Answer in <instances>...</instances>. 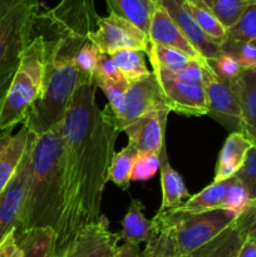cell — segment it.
Here are the masks:
<instances>
[{"label": "cell", "mask_w": 256, "mask_h": 257, "mask_svg": "<svg viewBox=\"0 0 256 257\" xmlns=\"http://www.w3.org/2000/svg\"><path fill=\"white\" fill-rule=\"evenodd\" d=\"M95 88L92 82L82 83L63 118L65 198L55 257L62 256L78 233L102 216L103 191L120 132L108 105L98 107Z\"/></svg>", "instance_id": "cell-1"}, {"label": "cell", "mask_w": 256, "mask_h": 257, "mask_svg": "<svg viewBox=\"0 0 256 257\" xmlns=\"http://www.w3.org/2000/svg\"><path fill=\"white\" fill-rule=\"evenodd\" d=\"M94 0H60L38 14L34 34L45 44L44 88L23 124L40 136L63 122L73 94L82 83L77 55L90 40L99 20ZM93 83V82H92Z\"/></svg>", "instance_id": "cell-2"}, {"label": "cell", "mask_w": 256, "mask_h": 257, "mask_svg": "<svg viewBox=\"0 0 256 257\" xmlns=\"http://www.w3.org/2000/svg\"><path fill=\"white\" fill-rule=\"evenodd\" d=\"M64 138L63 122L35 136L29 187L17 232L52 228L58 232L64 212Z\"/></svg>", "instance_id": "cell-3"}, {"label": "cell", "mask_w": 256, "mask_h": 257, "mask_svg": "<svg viewBox=\"0 0 256 257\" xmlns=\"http://www.w3.org/2000/svg\"><path fill=\"white\" fill-rule=\"evenodd\" d=\"M44 75V39L40 35H33L0 103V132L24 123L32 108L42 97Z\"/></svg>", "instance_id": "cell-4"}, {"label": "cell", "mask_w": 256, "mask_h": 257, "mask_svg": "<svg viewBox=\"0 0 256 257\" xmlns=\"http://www.w3.org/2000/svg\"><path fill=\"white\" fill-rule=\"evenodd\" d=\"M238 215L225 210L182 212L177 208L158 210L152 218L156 233H165L178 255L188 256L225 231Z\"/></svg>", "instance_id": "cell-5"}, {"label": "cell", "mask_w": 256, "mask_h": 257, "mask_svg": "<svg viewBox=\"0 0 256 257\" xmlns=\"http://www.w3.org/2000/svg\"><path fill=\"white\" fill-rule=\"evenodd\" d=\"M40 0H0V103L32 42Z\"/></svg>", "instance_id": "cell-6"}, {"label": "cell", "mask_w": 256, "mask_h": 257, "mask_svg": "<svg viewBox=\"0 0 256 257\" xmlns=\"http://www.w3.org/2000/svg\"><path fill=\"white\" fill-rule=\"evenodd\" d=\"M203 89L207 102V114L231 132H240L242 124L240 105L231 83L218 77L208 60L202 59Z\"/></svg>", "instance_id": "cell-7"}, {"label": "cell", "mask_w": 256, "mask_h": 257, "mask_svg": "<svg viewBox=\"0 0 256 257\" xmlns=\"http://www.w3.org/2000/svg\"><path fill=\"white\" fill-rule=\"evenodd\" d=\"M90 40L100 53L109 55L127 49L140 50L147 54L150 48V39L143 30L112 13L108 17L99 18L97 29L90 34Z\"/></svg>", "instance_id": "cell-8"}, {"label": "cell", "mask_w": 256, "mask_h": 257, "mask_svg": "<svg viewBox=\"0 0 256 257\" xmlns=\"http://www.w3.org/2000/svg\"><path fill=\"white\" fill-rule=\"evenodd\" d=\"M34 141L35 135H33L17 171L0 193V240L13 228L18 230L22 221L29 187Z\"/></svg>", "instance_id": "cell-9"}, {"label": "cell", "mask_w": 256, "mask_h": 257, "mask_svg": "<svg viewBox=\"0 0 256 257\" xmlns=\"http://www.w3.org/2000/svg\"><path fill=\"white\" fill-rule=\"evenodd\" d=\"M171 110L167 107L151 110L124 128L128 146L137 153L161 155L165 148V132Z\"/></svg>", "instance_id": "cell-10"}, {"label": "cell", "mask_w": 256, "mask_h": 257, "mask_svg": "<svg viewBox=\"0 0 256 257\" xmlns=\"http://www.w3.org/2000/svg\"><path fill=\"white\" fill-rule=\"evenodd\" d=\"M165 105L156 75L151 72L147 77L128 83L124 98V112L118 128L120 132H123L133 120L138 119L151 110L160 109Z\"/></svg>", "instance_id": "cell-11"}, {"label": "cell", "mask_w": 256, "mask_h": 257, "mask_svg": "<svg viewBox=\"0 0 256 257\" xmlns=\"http://www.w3.org/2000/svg\"><path fill=\"white\" fill-rule=\"evenodd\" d=\"M118 233L109 228V221L102 215L94 223L87 225L60 257H112L119 241Z\"/></svg>", "instance_id": "cell-12"}, {"label": "cell", "mask_w": 256, "mask_h": 257, "mask_svg": "<svg viewBox=\"0 0 256 257\" xmlns=\"http://www.w3.org/2000/svg\"><path fill=\"white\" fill-rule=\"evenodd\" d=\"M155 75L165 104L171 112L186 117H200L207 114V102L203 85L183 84L161 75Z\"/></svg>", "instance_id": "cell-13"}, {"label": "cell", "mask_w": 256, "mask_h": 257, "mask_svg": "<svg viewBox=\"0 0 256 257\" xmlns=\"http://www.w3.org/2000/svg\"><path fill=\"white\" fill-rule=\"evenodd\" d=\"M255 221L252 203L236 217V220L205 246L192 252L190 257H237L243 241L247 237Z\"/></svg>", "instance_id": "cell-14"}, {"label": "cell", "mask_w": 256, "mask_h": 257, "mask_svg": "<svg viewBox=\"0 0 256 257\" xmlns=\"http://www.w3.org/2000/svg\"><path fill=\"white\" fill-rule=\"evenodd\" d=\"M158 5L170 14L173 22L177 24L192 47L200 53L201 57L206 60H213L222 53L221 45L213 43L198 27L188 9L187 0H160Z\"/></svg>", "instance_id": "cell-15"}, {"label": "cell", "mask_w": 256, "mask_h": 257, "mask_svg": "<svg viewBox=\"0 0 256 257\" xmlns=\"http://www.w3.org/2000/svg\"><path fill=\"white\" fill-rule=\"evenodd\" d=\"M148 39H150V43L166 45V47L181 50L192 59L201 60L203 58L192 47V44L188 42L185 34L177 27V24L170 17V14L161 5H157L153 10L150 32H148Z\"/></svg>", "instance_id": "cell-16"}, {"label": "cell", "mask_w": 256, "mask_h": 257, "mask_svg": "<svg viewBox=\"0 0 256 257\" xmlns=\"http://www.w3.org/2000/svg\"><path fill=\"white\" fill-rule=\"evenodd\" d=\"M242 115L241 131L256 145V68L243 69L231 82Z\"/></svg>", "instance_id": "cell-17"}, {"label": "cell", "mask_w": 256, "mask_h": 257, "mask_svg": "<svg viewBox=\"0 0 256 257\" xmlns=\"http://www.w3.org/2000/svg\"><path fill=\"white\" fill-rule=\"evenodd\" d=\"M33 135L24 124L15 135L13 130L0 132V193L17 171Z\"/></svg>", "instance_id": "cell-18"}, {"label": "cell", "mask_w": 256, "mask_h": 257, "mask_svg": "<svg viewBox=\"0 0 256 257\" xmlns=\"http://www.w3.org/2000/svg\"><path fill=\"white\" fill-rule=\"evenodd\" d=\"M252 146L253 143L242 132H231L218 155L213 182L235 177L243 166L247 152Z\"/></svg>", "instance_id": "cell-19"}, {"label": "cell", "mask_w": 256, "mask_h": 257, "mask_svg": "<svg viewBox=\"0 0 256 257\" xmlns=\"http://www.w3.org/2000/svg\"><path fill=\"white\" fill-rule=\"evenodd\" d=\"M145 206L140 200H132L124 217L122 218V230L118 233L120 240L124 242L140 245L142 242H148L156 235L155 226L152 220H147L143 213Z\"/></svg>", "instance_id": "cell-20"}, {"label": "cell", "mask_w": 256, "mask_h": 257, "mask_svg": "<svg viewBox=\"0 0 256 257\" xmlns=\"http://www.w3.org/2000/svg\"><path fill=\"white\" fill-rule=\"evenodd\" d=\"M161 166V187H162V205L160 210H173L185 202V198L190 197L187 188H186L183 178L180 173L168 162V156L166 147L160 155Z\"/></svg>", "instance_id": "cell-21"}, {"label": "cell", "mask_w": 256, "mask_h": 257, "mask_svg": "<svg viewBox=\"0 0 256 257\" xmlns=\"http://www.w3.org/2000/svg\"><path fill=\"white\" fill-rule=\"evenodd\" d=\"M22 257H55L57 232L52 228H30L17 232Z\"/></svg>", "instance_id": "cell-22"}, {"label": "cell", "mask_w": 256, "mask_h": 257, "mask_svg": "<svg viewBox=\"0 0 256 257\" xmlns=\"http://www.w3.org/2000/svg\"><path fill=\"white\" fill-rule=\"evenodd\" d=\"M233 180L235 177L221 182H212L198 193L190 196L180 207H177V210L182 212H203V211L222 208L223 201Z\"/></svg>", "instance_id": "cell-23"}, {"label": "cell", "mask_w": 256, "mask_h": 257, "mask_svg": "<svg viewBox=\"0 0 256 257\" xmlns=\"http://www.w3.org/2000/svg\"><path fill=\"white\" fill-rule=\"evenodd\" d=\"M109 13L118 15L148 35L153 10L157 5L152 0H105Z\"/></svg>", "instance_id": "cell-24"}, {"label": "cell", "mask_w": 256, "mask_h": 257, "mask_svg": "<svg viewBox=\"0 0 256 257\" xmlns=\"http://www.w3.org/2000/svg\"><path fill=\"white\" fill-rule=\"evenodd\" d=\"M147 55L152 68L165 70L171 74H178L182 72L192 59L181 50L166 45L155 44V43H150Z\"/></svg>", "instance_id": "cell-25"}, {"label": "cell", "mask_w": 256, "mask_h": 257, "mask_svg": "<svg viewBox=\"0 0 256 257\" xmlns=\"http://www.w3.org/2000/svg\"><path fill=\"white\" fill-rule=\"evenodd\" d=\"M193 2L200 3L207 8L226 29L233 27L240 20L246 9L255 3L253 0H193Z\"/></svg>", "instance_id": "cell-26"}, {"label": "cell", "mask_w": 256, "mask_h": 257, "mask_svg": "<svg viewBox=\"0 0 256 257\" xmlns=\"http://www.w3.org/2000/svg\"><path fill=\"white\" fill-rule=\"evenodd\" d=\"M253 39H256V3L251 4L240 20L233 27L227 29L225 40L221 45V50L228 52L232 48Z\"/></svg>", "instance_id": "cell-27"}, {"label": "cell", "mask_w": 256, "mask_h": 257, "mask_svg": "<svg viewBox=\"0 0 256 257\" xmlns=\"http://www.w3.org/2000/svg\"><path fill=\"white\" fill-rule=\"evenodd\" d=\"M145 53L140 50H119L110 54L112 59L114 60L115 65L118 67L119 72L124 77L128 83L136 82L143 77L150 74L145 60Z\"/></svg>", "instance_id": "cell-28"}, {"label": "cell", "mask_w": 256, "mask_h": 257, "mask_svg": "<svg viewBox=\"0 0 256 257\" xmlns=\"http://www.w3.org/2000/svg\"><path fill=\"white\" fill-rule=\"evenodd\" d=\"M187 7L192 14L193 19L198 24L203 33L212 40L213 43L218 45H222L223 40L226 38L227 29L217 20V18L202 4L193 0H187Z\"/></svg>", "instance_id": "cell-29"}, {"label": "cell", "mask_w": 256, "mask_h": 257, "mask_svg": "<svg viewBox=\"0 0 256 257\" xmlns=\"http://www.w3.org/2000/svg\"><path fill=\"white\" fill-rule=\"evenodd\" d=\"M136 155L137 152L131 146L122 148L119 152H114L113 155L109 172H108V181H112L117 187L123 191L130 188L131 171Z\"/></svg>", "instance_id": "cell-30"}, {"label": "cell", "mask_w": 256, "mask_h": 257, "mask_svg": "<svg viewBox=\"0 0 256 257\" xmlns=\"http://www.w3.org/2000/svg\"><path fill=\"white\" fill-rule=\"evenodd\" d=\"M99 89L103 90L105 97L108 98V108L114 115L117 127L119 124V120L122 118L123 112H124V98L125 90H127L128 82L115 83V82H100L95 84ZM119 130V128H118ZM120 132V131H119Z\"/></svg>", "instance_id": "cell-31"}, {"label": "cell", "mask_w": 256, "mask_h": 257, "mask_svg": "<svg viewBox=\"0 0 256 257\" xmlns=\"http://www.w3.org/2000/svg\"><path fill=\"white\" fill-rule=\"evenodd\" d=\"M161 160L158 155L153 153H137L131 171V181H145L151 180L160 170Z\"/></svg>", "instance_id": "cell-32"}, {"label": "cell", "mask_w": 256, "mask_h": 257, "mask_svg": "<svg viewBox=\"0 0 256 257\" xmlns=\"http://www.w3.org/2000/svg\"><path fill=\"white\" fill-rule=\"evenodd\" d=\"M203 59V58H202ZM202 59H191L190 63L186 65L185 69L178 74H171V73L165 72V70L157 69V68H152V72L155 74L161 75V77L168 78V79H173L176 82L183 83V84L188 85H203V70H202Z\"/></svg>", "instance_id": "cell-33"}, {"label": "cell", "mask_w": 256, "mask_h": 257, "mask_svg": "<svg viewBox=\"0 0 256 257\" xmlns=\"http://www.w3.org/2000/svg\"><path fill=\"white\" fill-rule=\"evenodd\" d=\"M99 53V49H98V47L92 42V40H88V42L83 45L80 52L78 53L75 64H77L79 74L83 79L94 83V80H93V74H94L95 64H97V59Z\"/></svg>", "instance_id": "cell-34"}, {"label": "cell", "mask_w": 256, "mask_h": 257, "mask_svg": "<svg viewBox=\"0 0 256 257\" xmlns=\"http://www.w3.org/2000/svg\"><path fill=\"white\" fill-rule=\"evenodd\" d=\"M251 202L250 193L247 188L235 177L232 185L230 186L226 195L225 201H223L222 208L231 211V212L240 215Z\"/></svg>", "instance_id": "cell-35"}, {"label": "cell", "mask_w": 256, "mask_h": 257, "mask_svg": "<svg viewBox=\"0 0 256 257\" xmlns=\"http://www.w3.org/2000/svg\"><path fill=\"white\" fill-rule=\"evenodd\" d=\"M93 80H94V84H98L100 82H127L115 65L112 57L109 54H104V53H99V55H98Z\"/></svg>", "instance_id": "cell-36"}, {"label": "cell", "mask_w": 256, "mask_h": 257, "mask_svg": "<svg viewBox=\"0 0 256 257\" xmlns=\"http://www.w3.org/2000/svg\"><path fill=\"white\" fill-rule=\"evenodd\" d=\"M250 193L251 200L256 198V145L247 152L246 160L241 170L235 176Z\"/></svg>", "instance_id": "cell-37"}, {"label": "cell", "mask_w": 256, "mask_h": 257, "mask_svg": "<svg viewBox=\"0 0 256 257\" xmlns=\"http://www.w3.org/2000/svg\"><path fill=\"white\" fill-rule=\"evenodd\" d=\"M208 63L213 68L216 74L228 83L232 82L243 70L236 60V58L233 55L227 54V53H221L216 59L208 60Z\"/></svg>", "instance_id": "cell-38"}, {"label": "cell", "mask_w": 256, "mask_h": 257, "mask_svg": "<svg viewBox=\"0 0 256 257\" xmlns=\"http://www.w3.org/2000/svg\"><path fill=\"white\" fill-rule=\"evenodd\" d=\"M222 53L233 55L242 69H253V68H256V39L247 40V42L230 49L228 52Z\"/></svg>", "instance_id": "cell-39"}, {"label": "cell", "mask_w": 256, "mask_h": 257, "mask_svg": "<svg viewBox=\"0 0 256 257\" xmlns=\"http://www.w3.org/2000/svg\"><path fill=\"white\" fill-rule=\"evenodd\" d=\"M23 250L20 248L17 238V228L7 233L0 240V257H22Z\"/></svg>", "instance_id": "cell-40"}, {"label": "cell", "mask_w": 256, "mask_h": 257, "mask_svg": "<svg viewBox=\"0 0 256 257\" xmlns=\"http://www.w3.org/2000/svg\"><path fill=\"white\" fill-rule=\"evenodd\" d=\"M112 257H145L143 256V251L141 250L140 245H135V243L124 242L122 245L117 246L114 253Z\"/></svg>", "instance_id": "cell-41"}, {"label": "cell", "mask_w": 256, "mask_h": 257, "mask_svg": "<svg viewBox=\"0 0 256 257\" xmlns=\"http://www.w3.org/2000/svg\"><path fill=\"white\" fill-rule=\"evenodd\" d=\"M237 257H256V236H247L245 238Z\"/></svg>", "instance_id": "cell-42"}, {"label": "cell", "mask_w": 256, "mask_h": 257, "mask_svg": "<svg viewBox=\"0 0 256 257\" xmlns=\"http://www.w3.org/2000/svg\"><path fill=\"white\" fill-rule=\"evenodd\" d=\"M247 236H256V227L253 228V230H251L250 232H248Z\"/></svg>", "instance_id": "cell-43"}, {"label": "cell", "mask_w": 256, "mask_h": 257, "mask_svg": "<svg viewBox=\"0 0 256 257\" xmlns=\"http://www.w3.org/2000/svg\"><path fill=\"white\" fill-rule=\"evenodd\" d=\"M152 2H153V3H155V4H156V5H158V4H160V0H152Z\"/></svg>", "instance_id": "cell-44"}, {"label": "cell", "mask_w": 256, "mask_h": 257, "mask_svg": "<svg viewBox=\"0 0 256 257\" xmlns=\"http://www.w3.org/2000/svg\"><path fill=\"white\" fill-rule=\"evenodd\" d=\"M253 2H255V3H256V0H253Z\"/></svg>", "instance_id": "cell-45"}]
</instances>
